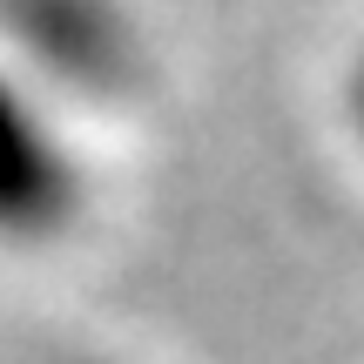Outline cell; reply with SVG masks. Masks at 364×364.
I'll list each match as a JSON object with an SVG mask.
<instances>
[{"mask_svg": "<svg viewBox=\"0 0 364 364\" xmlns=\"http://www.w3.org/2000/svg\"><path fill=\"white\" fill-rule=\"evenodd\" d=\"M81 169L21 75L0 68V236H48L75 216Z\"/></svg>", "mask_w": 364, "mask_h": 364, "instance_id": "cell-1", "label": "cell"}, {"mask_svg": "<svg viewBox=\"0 0 364 364\" xmlns=\"http://www.w3.org/2000/svg\"><path fill=\"white\" fill-rule=\"evenodd\" d=\"M344 115H351V129H358V142H364V54H358V68H351V95H344Z\"/></svg>", "mask_w": 364, "mask_h": 364, "instance_id": "cell-2", "label": "cell"}]
</instances>
